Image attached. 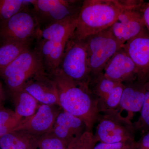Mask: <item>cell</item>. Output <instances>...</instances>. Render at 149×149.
I'll use <instances>...</instances> for the list:
<instances>
[{
	"instance_id": "1",
	"label": "cell",
	"mask_w": 149,
	"mask_h": 149,
	"mask_svg": "<svg viewBox=\"0 0 149 149\" xmlns=\"http://www.w3.org/2000/svg\"><path fill=\"white\" fill-rule=\"evenodd\" d=\"M52 74L60 106L64 111L82 119L86 125V131L93 132L101 113L97 101L88 84L76 82L59 69Z\"/></svg>"
},
{
	"instance_id": "2",
	"label": "cell",
	"mask_w": 149,
	"mask_h": 149,
	"mask_svg": "<svg viewBox=\"0 0 149 149\" xmlns=\"http://www.w3.org/2000/svg\"><path fill=\"white\" fill-rule=\"evenodd\" d=\"M141 0H85L77 19L72 37L84 40L109 28L125 9L141 8Z\"/></svg>"
},
{
	"instance_id": "3",
	"label": "cell",
	"mask_w": 149,
	"mask_h": 149,
	"mask_svg": "<svg viewBox=\"0 0 149 149\" xmlns=\"http://www.w3.org/2000/svg\"><path fill=\"white\" fill-rule=\"evenodd\" d=\"M44 68L39 53L29 49L0 71V76L13 93L23 89L32 77L44 72Z\"/></svg>"
},
{
	"instance_id": "4",
	"label": "cell",
	"mask_w": 149,
	"mask_h": 149,
	"mask_svg": "<svg viewBox=\"0 0 149 149\" xmlns=\"http://www.w3.org/2000/svg\"><path fill=\"white\" fill-rule=\"evenodd\" d=\"M97 123L94 135L97 142L112 143L136 141L134 124L117 110L101 113Z\"/></svg>"
},
{
	"instance_id": "5",
	"label": "cell",
	"mask_w": 149,
	"mask_h": 149,
	"mask_svg": "<svg viewBox=\"0 0 149 149\" xmlns=\"http://www.w3.org/2000/svg\"><path fill=\"white\" fill-rule=\"evenodd\" d=\"M91 75L102 72L108 61L123 45L113 35L110 27L86 38Z\"/></svg>"
},
{
	"instance_id": "6",
	"label": "cell",
	"mask_w": 149,
	"mask_h": 149,
	"mask_svg": "<svg viewBox=\"0 0 149 149\" xmlns=\"http://www.w3.org/2000/svg\"><path fill=\"white\" fill-rule=\"evenodd\" d=\"M58 69L76 82L89 84L91 72L85 40L71 37L67 44Z\"/></svg>"
},
{
	"instance_id": "7",
	"label": "cell",
	"mask_w": 149,
	"mask_h": 149,
	"mask_svg": "<svg viewBox=\"0 0 149 149\" xmlns=\"http://www.w3.org/2000/svg\"><path fill=\"white\" fill-rule=\"evenodd\" d=\"M39 24L35 12L28 7L24 8L0 23V40L2 42L30 41L31 37L38 34Z\"/></svg>"
},
{
	"instance_id": "8",
	"label": "cell",
	"mask_w": 149,
	"mask_h": 149,
	"mask_svg": "<svg viewBox=\"0 0 149 149\" xmlns=\"http://www.w3.org/2000/svg\"><path fill=\"white\" fill-rule=\"evenodd\" d=\"M83 1L74 0H33L32 4L38 21L44 19L49 24L80 13Z\"/></svg>"
},
{
	"instance_id": "9",
	"label": "cell",
	"mask_w": 149,
	"mask_h": 149,
	"mask_svg": "<svg viewBox=\"0 0 149 149\" xmlns=\"http://www.w3.org/2000/svg\"><path fill=\"white\" fill-rule=\"evenodd\" d=\"M123 48L136 65V80L144 84L149 82V32L146 28L126 42Z\"/></svg>"
},
{
	"instance_id": "10",
	"label": "cell",
	"mask_w": 149,
	"mask_h": 149,
	"mask_svg": "<svg viewBox=\"0 0 149 149\" xmlns=\"http://www.w3.org/2000/svg\"><path fill=\"white\" fill-rule=\"evenodd\" d=\"M142 7L124 10L110 27L115 37L123 45L146 28L141 10Z\"/></svg>"
},
{
	"instance_id": "11",
	"label": "cell",
	"mask_w": 149,
	"mask_h": 149,
	"mask_svg": "<svg viewBox=\"0 0 149 149\" xmlns=\"http://www.w3.org/2000/svg\"><path fill=\"white\" fill-rule=\"evenodd\" d=\"M53 106H40L35 114L23 118L14 131H21L38 137L50 133L60 112Z\"/></svg>"
},
{
	"instance_id": "12",
	"label": "cell",
	"mask_w": 149,
	"mask_h": 149,
	"mask_svg": "<svg viewBox=\"0 0 149 149\" xmlns=\"http://www.w3.org/2000/svg\"><path fill=\"white\" fill-rule=\"evenodd\" d=\"M109 79L125 84L137 80L136 65L123 47L108 61L103 70Z\"/></svg>"
},
{
	"instance_id": "13",
	"label": "cell",
	"mask_w": 149,
	"mask_h": 149,
	"mask_svg": "<svg viewBox=\"0 0 149 149\" xmlns=\"http://www.w3.org/2000/svg\"><path fill=\"white\" fill-rule=\"evenodd\" d=\"M23 89L43 104L59 106L58 93L52 79L43 72L37 74L27 82Z\"/></svg>"
},
{
	"instance_id": "14",
	"label": "cell",
	"mask_w": 149,
	"mask_h": 149,
	"mask_svg": "<svg viewBox=\"0 0 149 149\" xmlns=\"http://www.w3.org/2000/svg\"><path fill=\"white\" fill-rule=\"evenodd\" d=\"M85 131L86 125L82 119L63 111L58 115L50 133L60 139L67 146Z\"/></svg>"
},
{
	"instance_id": "15",
	"label": "cell",
	"mask_w": 149,
	"mask_h": 149,
	"mask_svg": "<svg viewBox=\"0 0 149 149\" xmlns=\"http://www.w3.org/2000/svg\"><path fill=\"white\" fill-rule=\"evenodd\" d=\"M146 93L145 84L137 80L125 84L118 111L121 114L122 111L127 112L126 118L131 120L135 113L141 112Z\"/></svg>"
},
{
	"instance_id": "16",
	"label": "cell",
	"mask_w": 149,
	"mask_h": 149,
	"mask_svg": "<svg viewBox=\"0 0 149 149\" xmlns=\"http://www.w3.org/2000/svg\"><path fill=\"white\" fill-rule=\"evenodd\" d=\"M79 14L48 24L43 29H40L37 36L43 40L57 42H68L76 28Z\"/></svg>"
},
{
	"instance_id": "17",
	"label": "cell",
	"mask_w": 149,
	"mask_h": 149,
	"mask_svg": "<svg viewBox=\"0 0 149 149\" xmlns=\"http://www.w3.org/2000/svg\"><path fill=\"white\" fill-rule=\"evenodd\" d=\"M39 137L13 131L0 137L1 149H37Z\"/></svg>"
},
{
	"instance_id": "18",
	"label": "cell",
	"mask_w": 149,
	"mask_h": 149,
	"mask_svg": "<svg viewBox=\"0 0 149 149\" xmlns=\"http://www.w3.org/2000/svg\"><path fill=\"white\" fill-rule=\"evenodd\" d=\"M119 83L109 79L104 75L103 72L91 75L88 86L97 101L98 108L102 104Z\"/></svg>"
},
{
	"instance_id": "19",
	"label": "cell",
	"mask_w": 149,
	"mask_h": 149,
	"mask_svg": "<svg viewBox=\"0 0 149 149\" xmlns=\"http://www.w3.org/2000/svg\"><path fill=\"white\" fill-rule=\"evenodd\" d=\"M15 106V112L19 117H30L35 114L38 107L37 100L24 89L12 93Z\"/></svg>"
},
{
	"instance_id": "20",
	"label": "cell",
	"mask_w": 149,
	"mask_h": 149,
	"mask_svg": "<svg viewBox=\"0 0 149 149\" xmlns=\"http://www.w3.org/2000/svg\"><path fill=\"white\" fill-rule=\"evenodd\" d=\"M29 41H9L0 45V71L29 49Z\"/></svg>"
},
{
	"instance_id": "21",
	"label": "cell",
	"mask_w": 149,
	"mask_h": 149,
	"mask_svg": "<svg viewBox=\"0 0 149 149\" xmlns=\"http://www.w3.org/2000/svg\"><path fill=\"white\" fill-rule=\"evenodd\" d=\"M32 1V0H0V23L27 8Z\"/></svg>"
},
{
	"instance_id": "22",
	"label": "cell",
	"mask_w": 149,
	"mask_h": 149,
	"mask_svg": "<svg viewBox=\"0 0 149 149\" xmlns=\"http://www.w3.org/2000/svg\"><path fill=\"white\" fill-rule=\"evenodd\" d=\"M22 119L10 109L0 110V137L14 131Z\"/></svg>"
},
{
	"instance_id": "23",
	"label": "cell",
	"mask_w": 149,
	"mask_h": 149,
	"mask_svg": "<svg viewBox=\"0 0 149 149\" xmlns=\"http://www.w3.org/2000/svg\"><path fill=\"white\" fill-rule=\"evenodd\" d=\"M146 93L141 116L136 122L133 123L136 131L143 134L149 131V82L145 84Z\"/></svg>"
},
{
	"instance_id": "24",
	"label": "cell",
	"mask_w": 149,
	"mask_h": 149,
	"mask_svg": "<svg viewBox=\"0 0 149 149\" xmlns=\"http://www.w3.org/2000/svg\"><path fill=\"white\" fill-rule=\"evenodd\" d=\"M97 143L93 132L85 131L71 141L66 149H94Z\"/></svg>"
},
{
	"instance_id": "25",
	"label": "cell",
	"mask_w": 149,
	"mask_h": 149,
	"mask_svg": "<svg viewBox=\"0 0 149 149\" xmlns=\"http://www.w3.org/2000/svg\"><path fill=\"white\" fill-rule=\"evenodd\" d=\"M37 147L39 149H66L67 146L60 139L49 133L39 137Z\"/></svg>"
},
{
	"instance_id": "26",
	"label": "cell",
	"mask_w": 149,
	"mask_h": 149,
	"mask_svg": "<svg viewBox=\"0 0 149 149\" xmlns=\"http://www.w3.org/2000/svg\"><path fill=\"white\" fill-rule=\"evenodd\" d=\"M138 141L106 143H100L96 144L94 149H137Z\"/></svg>"
},
{
	"instance_id": "27",
	"label": "cell",
	"mask_w": 149,
	"mask_h": 149,
	"mask_svg": "<svg viewBox=\"0 0 149 149\" xmlns=\"http://www.w3.org/2000/svg\"><path fill=\"white\" fill-rule=\"evenodd\" d=\"M144 23L146 28L149 32V1L148 2H145L141 8Z\"/></svg>"
},
{
	"instance_id": "28",
	"label": "cell",
	"mask_w": 149,
	"mask_h": 149,
	"mask_svg": "<svg viewBox=\"0 0 149 149\" xmlns=\"http://www.w3.org/2000/svg\"><path fill=\"white\" fill-rule=\"evenodd\" d=\"M143 135L138 141L139 145L137 149H149V131Z\"/></svg>"
},
{
	"instance_id": "29",
	"label": "cell",
	"mask_w": 149,
	"mask_h": 149,
	"mask_svg": "<svg viewBox=\"0 0 149 149\" xmlns=\"http://www.w3.org/2000/svg\"><path fill=\"white\" fill-rule=\"evenodd\" d=\"M4 100V94L1 83L0 82V110L4 108L3 102Z\"/></svg>"
},
{
	"instance_id": "30",
	"label": "cell",
	"mask_w": 149,
	"mask_h": 149,
	"mask_svg": "<svg viewBox=\"0 0 149 149\" xmlns=\"http://www.w3.org/2000/svg\"></svg>"
}]
</instances>
